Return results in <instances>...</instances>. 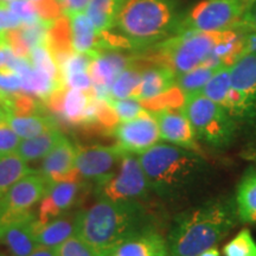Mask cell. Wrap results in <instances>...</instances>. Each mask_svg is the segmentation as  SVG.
Listing matches in <instances>:
<instances>
[{"instance_id":"obj_1","label":"cell","mask_w":256,"mask_h":256,"mask_svg":"<svg viewBox=\"0 0 256 256\" xmlns=\"http://www.w3.org/2000/svg\"><path fill=\"white\" fill-rule=\"evenodd\" d=\"M235 200L217 197L182 211L168 236V256H198L216 247L238 224Z\"/></svg>"},{"instance_id":"obj_2","label":"cell","mask_w":256,"mask_h":256,"mask_svg":"<svg viewBox=\"0 0 256 256\" xmlns=\"http://www.w3.org/2000/svg\"><path fill=\"white\" fill-rule=\"evenodd\" d=\"M139 160L151 190L168 200L190 197L209 179V162L200 153L172 144H156Z\"/></svg>"},{"instance_id":"obj_3","label":"cell","mask_w":256,"mask_h":256,"mask_svg":"<svg viewBox=\"0 0 256 256\" xmlns=\"http://www.w3.org/2000/svg\"><path fill=\"white\" fill-rule=\"evenodd\" d=\"M150 226H153L152 222L142 203L100 197L78 214L76 236L90 246L98 256H112L124 240Z\"/></svg>"},{"instance_id":"obj_4","label":"cell","mask_w":256,"mask_h":256,"mask_svg":"<svg viewBox=\"0 0 256 256\" xmlns=\"http://www.w3.org/2000/svg\"><path fill=\"white\" fill-rule=\"evenodd\" d=\"M114 26L130 46H146L166 40L174 28V16L165 0H126Z\"/></svg>"},{"instance_id":"obj_5","label":"cell","mask_w":256,"mask_h":256,"mask_svg":"<svg viewBox=\"0 0 256 256\" xmlns=\"http://www.w3.org/2000/svg\"><path fill=\"white\" fill-rule=\"evenodd\" d=\"M235 30L220 32L182 31L156 44L153 63L168 66L179 76L197 68L209 58L217 44L226 40Z\"/></svg>"},{"instance_id":"obj_6","label":"cell","mask_w":256,"mask_h":256,"mask_svg":"<svg viewBox=\"0 0 256 256\" xmlns=\"http://www.w3.org/2000/svg\"><path fill=\"white\" fill-rule=\"evenodd\" d=\"M183 110L197 140L206 146L228 148L238 138V127L228 112L200 92L185 95Z\"/></svg>"},{"instance_id":"obj_7","label":"cell","mask_w":256,"mask_h":256,"mask_svg":"<svg viewBox=\"0 0 256 256\" xmlns=\"http://www.w3.org/2000/svg\"><path fill=\"white\" fill-rule=\"evenodd\" d=\"M244 12L242 0H202L191 8L178 32L236 30Z\"/></svg>"},{"instance_id":"obj_8","label":"cell","mask_w":256,"mask_h":256,"mask_svg":"<svg viewBox=\"0 0 256 256\" xmlns=\"http://www.w3.org/2000/svg\"><path fill=\"white\" fill-rule=\"evenodd\" d=\"M151 191L139 156L132 153H126L116 172L104 184L98 186L100 197L114 202L130 203H142Z\"/></svg>"},{"instance_id":"obj_9","label":"cell","mask_w":256,"mask_h":256,"mask_svg":"<svg viewBox=\"0 0 256 256\" xmlns=\"http://www.w3.org/2000/svg\"><path fill=\"white\" fill-rule=\"evenodd\" d=\"M126 152L118 145L78 147L75 166L80 177L100 186L119 168Z\"/></svg>"},{"instance_id":"obj_10","label":"cell","mask_w":256,"mask_h":256,"mask_svg":"<svg viewBox=\"0 0 256 256\" xmlns=\"http://www.w3.org/2000/svg\"><path fill=\"white\" fill-rule=\"evenodd\" d=\"M113 136L118 145L126 153L142 154L160 139L158 124L154 115L148 110L126 122H119L113 128Z\"/></svg>"},{"instance_id":"obj_11","label":"cell","mask_w":256,"mask_h":256,"mask_svg":"<svg viewBox=\"0 0 256 256\" xmlns=\"http://www.w3.org/2000/svg\"><path fill=\"white\" fill-rule=\"evenodd\" d=\"M49 180L43 174H32L19 179L17 183L12 185L2 197V215L0 223L10 217L22 215L28 212L37 202H40L46 194Z\"/></svg>"},{"instance_id":"obj_12","label":"cell","mask_w":256,"mask_h":256,"mask_svg":"<svg viewBox=\"0 0 256 256\" xmlns=\"http://www.w3.org/2000/svg\"><path fill=\"white\" fill-rule=\"evenodd\" d=\"M94 98L92 88L84 92L80 89H58L44 102L55 116L68 126L84 127L88 119V110Z\"/></svg>"},{"instance_id":"obj_13","label":"cell","mask_w":256,"mask_h":256,"mask_svg":"<svg viewBox=\"0 0 256 256\" xmlns=\"http://www.w3.org/2000/svg\"><path fill=\"white\" fill-rule=\"evenodd\" d=\"M37 217L30 211L10 217L0 223V243H4L11 256H28L38 246Z\"/></svg>"},{"instance_id":"obj_14","label":"cell","mask_w":256,"mask_h":256,"mask_svg":"<svg viewBox=\"0 0 256 256\" xmlns=\"http://www.w3.org/2000/svg\"><path fill=\"white\" fill-rule=\"evenodd\" d=\"M156 124H158L160 138L172 145L200 152L198 140L188 121L186 114L182 107H166L156 110Z\"/></svg>"},{"instance_id":"obj_15","label":"cell","mask_w":256,"mask_h":256,"mask_svg":"<svg viewBox=\"0 0 256 256\" xmlns=\"http://www.w3.org/2000/svg\"><path fill=\"white\" fill-rule=\"evenodd\" d=\"M81 180L49 182L38 208V223L44 224L57 218L75 206L82 194Z\"/></svg>"},{"instance_id":"obj_16","label":"cell","mask_w":256,"mask_h":256,"mask_svg":"<svg viewBox=\"0 0 256 256\" xmlns=\"http://www.w3.org/2000/svg\"><path fill=\"white\" fill-rule=\"evenodd\" d=\"M130 66V60L116 52H98L89 66L92 92L98 98L107 100L115 78Z\"/></svg>"},{"instance_id":"obj_17","label":"cell","mask_w":256,"mask_h":256,"mask_svg":"<svg viewBox=\"0 0 256 256\" xmlns=\"http://www.w3.org/2000/svg\"><path fill=\"white\" fill-rule=\"evenodd\" d=\"M76 152L78 147L64 136L55 148L43 158L40 174L49 182L81 179L75 166Z\"/></svg>"},{"instance_id":"obj_18","label":"cell","mask_w":256,"mask_h":256,"mask_svg":"<svg viewBox=\"0 0 256 256\" xmlns=\"http://www.w3.org/2000/svg\"><path fill=\"white\" fill-rule=\"evenodd\" d=\"M112 256H168V241L159 230L150 226L124 240Z\"/></svg>"},{"instance_id":"obj_19","label":"cell","mask_w":256,"mask_h":256,"mask_svg":"<svg viewBox=\"0 0 256 256\" xmlns=\"http://www.w3.org/2000/svg\"><path fill=\"white\" fill-rule=\"evenodd\" d=\"M177 87V75L168 66L156 64L144 69L142 80L133 98L142 104L154 100Z\"/></svg>"},{"instance_id":"obj_20","label":"cell","mask_w":256,"mask_h":256,"mask_svg":"<svg viewBox=\"0 0 256 256\" xmlns=\"http://www.w3.org/2000/svg\"><path fill=\"white\" fill-rule=\"evenodd\" d=\"M69 20L72 48L75 52L89 54L95 57L104 49L101 34H98L84 12L72 16Z\"/></svg>"},{"instance_id":"obj_21","label":"cell","mask_w":256,"mask_h":256,"mask_svg":"<svg viewBox=\"0 0 256 256\" xmlns=\"http://www.w3.org/2000/svg\"><path fill=\"white\" fill-rule=\"evenodd\" d=\"M76 216H60L49 222L40 224L37 220L36 238L40 246L54 248L76 235Z\"/></svg>"},{"instance_id":"obj_22","label":"cell","mask_w":256,"mask_h":256,"mask_svg":"<svg viewBox=\"0 0 256 256\" xmlns=\"http://www.w3.org/2000/svg\"><path fill=\"white\" fill-rule=\"evenodd\" d=\"M235 204L241 222L256 224V168H249L240 180Z\"/></svg>"},{"instance_id":"obj_23","label":"cell","mask_w":256,"mask_h":256,"mask_svg":"<svg viewBox=\"0 0 256 256\" xmlns=\"http://www.w3.org/2000/svg\"><path fill=\"white\" fill-rule=\"evenodd\" d=\"M18 75L22 78V92L43 102L56 90L64 88L63 83L51 78L46 72L34 69L32 64Z\"/></svg>"},{"instance_id":"obj_24","label":"cell","mask_w":256,"mask_h":256,"mask_svg":"<svg viewBox=\"0 0 256 256\" xmlns=\"http://www.w3.org/2000/svg\"><path fill=\"white\" fill-rule=\"evenodd\" d=\"M64 138L58 128L48 130L40 136L23 139L17 148V154L22 156L25 162H34V160L44 158L46 154L52 151L60 140Z\"/></svg>"},{"instance_id":"obj_25","label":"cell","mask_w":256,"mask_h":256,"mask_svg":"<svg viewBox=\"0 0 256 256\" xmlns=\"http://www.w3.org/2000/svg\"><path fill=\"white\" fill-rule=\"evenodd\" d=\"M8 124L22 140L40 136L57 127L54 118L43 115L40 112L26 115L10 114Z\"/></svg>"},{"instance_id":"obj_26","label":"cell","mask_w":256,"mask_h":256,"mask_svg":"<svg viewBox=\"0 0 256 256\" xmlns=\"http://www.w3.org/2000/svg\"><path fill=\"white\" fill-rule=\"evenodd\" d=\"M126 0H90L86 14L92 20L98 34L110 31Z\"/></svg>"},{"instance_id":"obj_27","label":"cell","mask_w":256,"mask_h":256,"mask_svg":"<svg viewBox=\"0 0 256 256\" xmlns=\"http://www.w3.org/2000/svg\"><path fill=\"white\" fill-rule=\"evenodd\" d=\"M26 162L17 153L0 154V197H2L19 179L32 174Z\"/></svg>"},{"instance_id":"obj_28","label":"cell","mask_w":256,"mask_h":256,"mask_svg":"<svg viewBox=\"0 0 256 256\" xmlns=\"http://www.w3.org/2000/svg\"><path fill=\"white\" fill-rule=\"evenodd\" d=\"M232 78H230V66H223L214 74L212 78L206 82L200 92L208 98L222 106L223 108L228 104L232 94Z\"/></svg>"},{"instance_id":"obj_29","label":"cell","mask_w":256,"mask_h":256,"mask_svg":"<svg viewBox=\"0 0 256 256\" xmlns=\"http://www.w3.org/2000/svg\"><path fill=\"white\" fill-rule=\"evenodd\" d=\"M142 80V72L128 66L124 72L119 74L110 89V98L107 100H122L133 98L138 86Z\"/></svg>"},{"instance_id":"obj_30","label":"cell","mask_w":256,"mask_h":256,"mask_svg":"<svg viewBox=\"0 0 256 256\" xmlns=\"http://www.w3.org/2000/svg\"><path fill=\"white\" fill-rule=\"evenodd\" d=\"M218 69L220 68H211V66L202 64L190 72L177 76V87L183 92L184 95L200 92Z\"/></svg>"},{"instance_id":"obj_31","label":"cell","mask_w":256,"mask_h":256,"mask_svg":"<svg viewBox=\"0 0 256 256\" xmlns=\"http://www.w3.org/2000/svg\"><path fill=\"white\" fill-rule=\"evenodd\" d=\"M28 58H30L34 69L46 72L51 78L63 83L62 75H60V69L55 58H54L48 44L32 48Z\"/></svg>"},{"instance_id":"obj_32","label":"cell","mask_w":256,"mask_h":256,"mask_svg":"<svg viewBox=\"0 0 256 256\" xmlns=\"http://www.w3.org/2000/svg\"><path fill=\"white\" fill-rule=\"evenodd\" d=\"M224 256H256V241L250 230L243 228L223 247Z\"/></svg>"},{"instance_id":"obj_33","label":"cell","mask_w":256,"mask_h":256,"mask_svg":"<svg viewBox=\"0 0 256 256\" xmlns=\"http://www.w3.org/2000/svg\"><path fill=\"white\" fill-rule=\"evenodd\" d=\"M110 107L113 108L115 115L119 119V122H126L140 116L144 112H146L145 107L140 101L136 98H122V100H107Z\"/></svg>"},{"instance_id":"obj_34","label":"cell","mask_w":256,"mask_h":256,"mask_svg":"<svg viewBox=\"0 0 256 256\" xmlns=\"http://www.w3.org/2000/svg\"><path fill=\"white\" fill-rule=\"evenodd\" d=\"M8 8L20 18L23 24H34L42 20L37 6L31 0H11L6 2Z\"/></svg>"},{"instance_id":"obj_35","label":"cell","mask_w":256,"mask_h":256,"mask_svg":"<svg viewBox=\"0 0 256 256\" xmlns=\"http://www.w3.org/2000/svg\"><path fill=\"white\" fill-rule=\"evenodd\" d=\"M55 252L57 256H98L90 246L76 235L56 247Z\"/></svg>"},{"instance_id":"obj_36","label":"cell","mask_w":256,"mask_h":256,"mask_svg":"<svg viewBox=\"0 0 256 256\" xmlns=\"http://www.w3.org/2000/svg\"><path fill=\"white\" fill-rule=\"evenodd\" d=\"M94 57L89 54L75 52L60 66V75L62 81L66 76L72 75L75 72H89V66Z\"/></svg>"},{"instance_id":"obj_37","label":"cell","mask_w":256,"mask_h":256,"mask_svg":"<svg viewBox=\"0 0 256 256\" xmlns=\"http://www.w3.org/2000/svg\"><path fill=\"white\" fill-rule=\"evenodd\" d=\"M22 139L8 122L0 124V154L16 153Z\"/></svg>"},{"instance_id":"obj_38","label":"cell","mask_w":256,"mask_h":256,"mask_svg":"<svg viewBox=\"0 0 256 256\" xmlns=\"http://www.w3.org/2000/svg\"><path fill=\"white\" fill-rule=\"evenodd\" d=\"M0 89L8 94L22 92V78L14 70H0Z\"/></svg>"},{"instance_id":"obj_39","label":"cell","mask_w":256,"mask_h":256,"mask_svg":"<svg viewBox=\"0 0 256 256\" xmlns=\"http://www.w3.org/2000/svg\"><path fill=\"white\" fill-rule=\"evenodd\" d=\"M23 25V22L18 16H16L6 5V2H0V34L16 30Z\"/></svg>"},{"instance_id":"obj_40","label":"cell","mask_w":256,"mask_h":256,"mask_svg":"<svg viewBox=\"0 0 256 256\" xmlns=\"http://www.w3.org/2000/svg\"><path fill=\"white\" fill-rule=\"evenodd\" d=\"M63 84L66 88L80 89L88 92L92 89V78L89 72H75L63 78Z\"/></svg>"},{"instance_id":"obj_41","label":"cell","mask_w":256,"mask_h":256,"mask_svg":"<svg viewBox=\"0 0 256 256\" xmlns=\"http://www.w3.org/2000/svg\"><path fill=\"white\" fill-rule=\"evenodd\" d=\"M58 2L63 16L70 18L72 16L83 14L87 10L90 0H56Z\"/></svg>"},{"instance_id":"obj_42","label":"cell","mask_w":256,"mask_h":256,"mask_svg":"<svg viewBox=\"0 0 256 256\" xmlns=\"http://www.w3.org/2000/svg\"><path fill=\"white\" fill-rule=\"evenodd\" d=\"M238 28H242L256 37V0L246 10L244 14L242 16L238 25Z\"/></svg>"},{"instance_id":"obj_43","label":"cell","mask_w":256,"mask_h":256,"mask_svg":"<svg viewBox=\"0 0 256 256\" xmlns=\"http://www.w3.org/2000/svg\"><path fill=\"white\" fill-rule=\"evenodd\" d=\"M10 46L6 43L4 34H0V70H5L6 68V62H8V55L10 52Z\"/></svg>"},{"instance_id":"obj_44","label":"cell","mask_w":256,"mask_h":256,"mask_svg":"<svg viewBox=\"0 0 256 256\" xmlns=\"http://www.w3.org/2000/svg\"><path fill=\"white\" fill-rule=\"evenodd\" d=\"M28 256H57L54 248L44 247V246H38L34 252Z\"/></svg>"},{"instance_id":"obj_45","label":"cell","mask_w":256,"mask_h":256,"mask_svg":"<svg viewBox=\"0 0 256 256\" xmlns=\"http://www.w3.org/2000/svg\"><path fill=\"white\" fill-rule=\"evenodd\" d=\"M8 116H10L8 110L5 107L4 104H2V102H0V124L8 122Z\"/></svg>"},{"instance_id":"obj_46","label":"cell","mask_w":256,"mask_h":256,"mask_svg":"<svg viewBox=\"0 0 256 256\" xmlns=\"http://www.w3.org/2000/svg\"><path fill=\"white\" fill-rule=\"evenodd\" d=\"M198 256H220V250L217 249V247H214L211 249H208V250L202 252V254H200Z\"/></svg>"},{"instance_id":"obj_47","label":"cell","mask_w":256,"mask_h":256,"mask_svg":"<svg viewBox=\"0 0 256 256\" xmlns=\"http://www.w3.org/2000/svg\"><path fill=\"white\" fill-rule=\"evenodd\" d=\"M8 101H10V94H8V92H2V89H0V102H2V104H4L5 107L8 108Z\"/></svg>"},{"instance_id":"obj_48","label":"cell","mask_w":256,"mask_h":256,"mask_svg":"<svg viewBox=\"0 0 256 256\" xmlns=\"http://www.w3.org/2000/svg\"><path fill=\"white\" fill-rule=\"evenodd\" d=\"M242 2H243V4H244L246 10H247V8H249V6H250V5L252 4V2H255V0H242Z\"/></svg>"},{"instance_id":"obj_49","label":"cell","mask_w":256,"mask_h":256,"mask_svg":"<svg viewBox=\"0 0 256 256\" xmlns=\"http://www.w3.org/2000/svg\"><path fill=\"white\" fill-rule=\"evenodd\" d=\"M0 2H11V0H0Z\"/></svg>"},{"instance_id":"obj_50","label":"cell","mask_w":256,"mask_h":256,"mask_svg":"<svg viewBox=\"0 0 256 256\" xmlns=\"http://www.w3.org/2000/svg\"><path fill=\"white\" fill-rule=\"evenodd\" d=\"M31 2H42V0H31Z\"/></svg>"},{"instance_id":"obj_51","label":"cell","mask_w":256,"mask_h":256,"mask_svg":"<svg viewBox=\"0 0 256 256\" xmlns=\"http://www.w3.org/2000/svg\"><path fill=\"white\" fill-rule=\"evenodd\" d=\"M0 215H2V203H0Z\"/></svg>"},{"instance_id":"obj_52","label":"cell","mask_w":256,"mask_h":256,"mask_svg":"<svg viewBox=\"0 0 256 256\" xmlns=\"http://www.w3.org/2000/svg\"><path fill=\"white\" fill-rule=\"evenodd\" d=\"M0 256H6V255H2V254H0Z\"/></svg>"}]
</instances>
